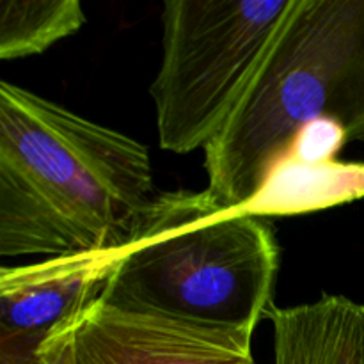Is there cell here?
Returning <instances> with one entry per match:
<instances>
[{"instance_id": "cell-1", "label": "cell", "mask_w": 364, "mask_h": 364, "mask_svg": "<svg viewBox=\"0 0 364 364\" xmlns=\"http://www.w3.org/2000/svg\"><path fill=\"white\" fill-rule=\"evenodd\" d=\"M142 142L0 82V256L119 249L153 198Z\"/></svg>"}, {"instance_id": "cell-2", "label": "cell", "mask_w": 364, "mask_h": 364, "mask_svg": "<svg viewBox=\"0 0 364 364\" xmlns=\"http://www.w3.org/2000/svg\"><path fill=\"white\" fill-rule=\"evenodd\" d=\"M364 141V0H297L251 87L205 148L206 191L233 210L262 192L302 128Z\"/></svg>"}, {"instance_id": "cell-3", "label": "cell", "mask_w": 364, "mask_h": 364, "mask_svg": "<svg viewBox=\"0 0 364 364\" xmlns=\"http://www.w3.org/2000/svg\"><path fill=\"white\" fill-rule=\"evenodd\" d=\"M279 249L259 217L220 205L208 191L159 192L98 297L252 336L272 304Z\"/></svg>"}, {"instance_id": "cell-4", "label": "cell", "mask_w": 364, "mask_h": 364, "mask_svg": "<svg viewBox=\"0 0 364 364\" xmlns=\"http://www.w3.org/2000/svg\"><path fill=\"white\" fill-rule=\"evenodd\" d=\"M297 0H167L151 96L160 146L206 148L251 87Z\"/></svg>"}, {"instance_id": "cell-5", "label": "cell", "mask_w": 364, "mask_h": 364, "mask_svg": "<svg viewBox=\"0 0 364 364\" xmlns=\"http://www.w3.org/2000/svg\"><path fill=\"white\" fill-rule=\"evenodd\" d=\"M251 340L130 311L96 295L50 329L36 350L52 364H255Z\"/></svg>"}, {"instance_id": "cell-6", "label": "cell", "mask_w": 364, "mask_h": 364, "mask_svg": "<svg viewBox=\"0 0 364 364\" xmlns=\"http://www.w3.org/2000/svg\"><path fill=\"white\" fill-rule=\"evenodd\" d=\"M119 249L55 256L31 265L2 267V338L41 340L78 306L100 294L116 267Z\"/></svg>"}, {"instance_id": "cell-7", "label": "cell", "mask_w": 364, "mask_h": 364, "mask_svg": "<svg viewBox=\"0 0 364 364\" xmlns=\"http://www.w3.org/2000/svg\"><path fill=\"white\" fill-rule=\"evenodd\" d=\"M274 364H364V306L341 295L309 304L269 306Z\"/></svg>"}, {"instance_id": "cell-8", "label": "cell", "mask_w": 364, "mask_h": 364, "mask_svg": "<svg viewBox=\"0 0 364 364\" xmlns=\"http://www.w3.org/2000/svg\"><path fill=\"white\" fill-rule=\"evenodd\" d=\"M364 198V164H304L283 160L244 212L251 215H294Z\"/></svg>"}, {"instance_id": "cell-9", "label": "cell", "mask_w": 364, "mask_h": 364, "mask_svg": "<svg viewBox=\"0 0 364 364\" xmlns=\"http://www.w3.org/2000/svg\"><path fill=\"white\" fill-rule=\"evenodd\" d=\"M85 23L78 0H2L0 59L45 52Z\"/></svg>"}, {"instance_id": "cell-10", "label": "cell", "mask_w": 364, "mask_h": 364, "mask_svg": "<svg viewBox=\"0 0 364 364\" xmlns=\"http://www.w3.org/2000/svg\"><path fill=\"white\" fill-rule=\"evenodd\" d=\"M0 364H52L36 350L39 340L31 338H0Z\"/></svg>"}]
</instances>
